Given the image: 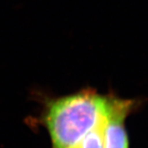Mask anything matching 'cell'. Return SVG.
<instances>
[{"mask_svg": "<svg viewBox=\"0 0 148 148\" xmlns=\"http://www.w3.org/2000/svg\"><path fill=\"white\" fill-rule=\"evenodd\" d=\"M115 96L85 88L64 96L45 98L41 113L34 120L45 127L52 148H81L103 130Z\"/></svg>", "mask_w": 148, "mask_h": 148, "instance_id": "1", "label": "cell"}, {"mask_svg": "<svg viewBox=\"0 0 148 148\" xmlns=\"http://www.w3.org/2000/svg\"><path fill=\"white\" fill-rule=\"evenodd\" d=\"M138 105L135 100L122 99L116 95L105 125V148H129L125 120Z\"/></svg>", "mask_w": 148, "mask_h": 148, "instance_id": "2", "label": "cell"}]
</instances>
